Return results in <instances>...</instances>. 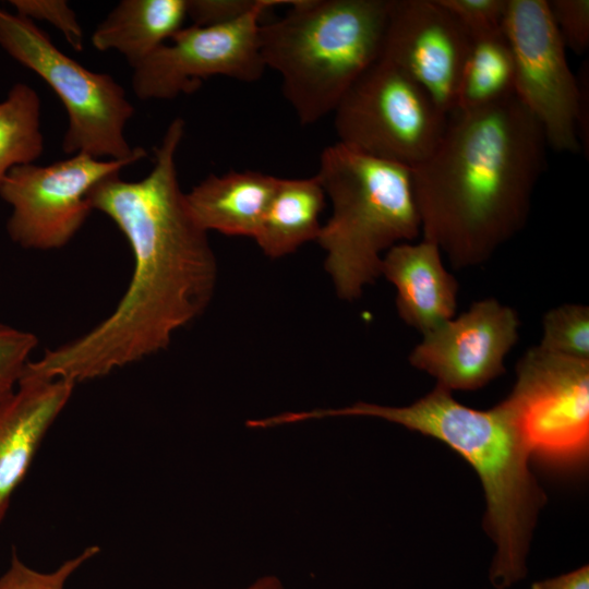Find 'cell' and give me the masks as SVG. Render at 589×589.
<instances>
[{"instance_id": "6da1fadb", "label": "cell", "mask_w": 589, "mask_h": 589, "mask_svg": "<svg viewBox=\"0 0 589 589\" xmlns=\"http://www.w3.org/2000/svg\"><path fill=\"white\" fill-rule=\"evenodd\" d=\"M184 127L181 118L170 122L146 177L128 181L116 173L91 190L92 209L110 218L130 244L129 286L109 316L29 361L25 373L74 384L105 376L168 348L172 336L211 303L216 256L177 176Z\"/></svg>"}, {"instance_id": "7a4b0ae2", "label": "cell", "mask_w": 589, "mask_h": 589, "mask_svg": "<svg viewBox=\"0 0 589 589\" xmlns=\"http://www.w3.org/2000/svg\"><path fill=\"white\" fill-rule=\"evenodd\" d=\"M548 147L514 94L453 110L433 152L411 169L423 239L455 268L488 262L524 228Z\"/></svg>"}, {"instance_id": "3957f363", "label": "cell", "mask_w": 589, "mask_h": 589, "mask_svg": "<svg viewBox=\"0 0 589 589\" xmlns=\"http://www.w3.org/2000/svg\"><path fill=\"white\" fill-rule=\"evenodd\" d=\"M362 416L384 419L437 438L477 471L486 497L485 526L496 544L490 580L505 589L526 576V555L538 508L544 498L528 468L529 453L500 405L476 410L437 385L405 407L357 402L306 411V420Z\"/></svg>"}, {"instance_id": "277c9868", "label": "cell", "mask_w": 589, "mask_h": 589, "mask_svg": "<svg viewBox=\"0 0 589 589\" xmlns=\"http://www.w3.org/2000/svg\"><path fill=\"white\" fill-rule=\"evenodd\" d=\"M392 0H293L261 24L260 51L279 73L283 94L308 125L333 112L380 58Z\"/></svg>"}, {"instance_id": "5b68a950", "label": "cell", "mask_w": 589, "mask_h": 589, "mask_svg": "<svg viewBox=\"0 0 589 589\" xmlns=\"http://www.w3.org/2000/svg\"><path fill=\"white\" fill-rule=\"evenodd\" d=\"M315 177L333 208L316 239L324 268L338 298L353 301L381 277L382 253L421 232L411 168L336 142Z\"/></svg>"}, {"instance_id": "8992f818", "label": "cell", "mask_w": 589, "mask_h": 589, "mask_svg": "<svg viewBox=\"0 0 589 589\" xmlns=\"http://www.w3.org/2000/svg\"><path fill=\"white\" fill-rule=\"evenodd\" d=\"M0 47L41 77L61 100L68 115L64 153L132 164L147 156L144 148L130 146L125 139L134 107L110 74L86 69L56 47L35 22L1 7Z\"/></svg>"}, {"instance_id": "52a82bcc", "label": "cell", "mask_w": 589, "mask_h": 589, "mask_svg": "<svg viewBox=\"0 0 589 589\" xmlns=\"http://www.w3.org/2000/svg\"><path fill=\"white\" fill-rule=\"evenodd\" d=\"M333 113L339 143L411 169L433 152L448 117L419 84L381 58Z\"/></svg>"}, {"instance_id": "ba28073f", "label": "cell", "mask_w": 589, "mask_h": 589, "mask_svg": "<svg viewBox=\"0 0 589 589\" xmlns=\"http://www.w3.org/2000/svg\"><path fill=\"white\" fill-rule=\"evenodd\" d=\"M504 33L513 55L514 95L541 125L549 147L579 152L585 134L588 140L585 75L572 72L548 1L508 0Z\"/></svg>"}, {"instance_id": "9c48e42d", "label": "cell", "mask_w": 589, "mask_h": 589, "mask_svg": "<svg viewBox=\"0 0 589 589\" xmlns=\"http://www.w3.org/2000/svg\"><path fill=\"white\" fill-rule=\"evenodd\" d=\"M530 456L555 465L585 458L589 444V361L531 347L498 404Z\"/></svg>"}, {"instance_id": "30bf717a", "label": "cell", "mask_w": 589, "mask_h": 589, "mask_svg": "<svg viewBox=\"0 0 589 589\" xmlns=\"http://www.w3.org/2000/svg\"><path fill=\"white\" fill-rule=\"evenodd\" d=\"M131 164L79 153L47 166L14 167L0 183V197L11 207L10 239L28 250L63 248L93 211L91 190Z\"/></svg>"}, {"instance_id": "8fae6325", "label": "cell", "mask_w": 589, "mask_h": 589, "mask_svg": "<svg viewBox=\"0 0 589 589\" xmlns=\"http://www.w3.org/2000/svg\"><path fill=\"white\" fill-rule=\"evenodd\" d=\"M293 0H261L242 17L217 25H190L180 29L133 68L132 89L143 100L173 99L190 94L211 76L245 83L265 71L260 51L261 16L269 8Z\"/></svg>"}, {"instance_id": "7c38bea8", "label": "cell", "mask_w": 589, "mask_h": 589, "mask_svg": "<svg viewBox=\"0 0 589 589\" xmlns=\"http://www.w3.org/2000/svg\"><path fill=\"white\" fill-rule=\"evenodd\" d=\"M471 39L441 0H392L381 59L419 84L449 115Z\"/></svg>"}, {"instance_id": "4fadbf2b", "label": "cell", "mask_w": 589, "mask_h": 589, "mask_svg": "<svg viewBox=\"0 0 589 589\" xmlns=\"http://www.w3.org/2000/svg\"><path fill=\"white\" fill-rule=\"evenodd\" d=\"M514 309L493 298L473 302L423 334L409 363L436 378L448 390H474L505 372L504 359L518 340Z\"/></svg>"}, {"instance_id": "5bb4252c", "label": "cell", "mask_w": 589, "mask_h": 589, "mask_svg": "<svg viewBox=\"0 0 589 589\" xmlns=\"http://www.w3.org/2000/svg\"><path fill=\"white\" fill-rule=\"evenodd\" d=\"M75 384L23 372L0 402V525L46 433L70 400Z\"/></svg>"}, {"instance_id": "9a60e30c", "label": "cell", "mask_w": 589, "mask_h": 589, "mask_svg": "<svg viewBox=\"0 0 589 589\" xmlns=\"http://www.w3.org/2000/svg\"><path fill=\"white\" fill-rule=\"evenodd\" d=\"M381 276L396 288L400 318L422 335L454 317L459 286L434 243L422 239L392 247L383 256Z\"/></svg>"}, {"instance_id": "2e32d148", "label": "cell", "mask_w": 589, "mask_h": 589, "mask_svg": "<svg viewBox=\"0 0 589 589\" xmlns=\"http://www.w3.org/2000/svg\"><path fill=\"white\" fill-rule=\"evenodd\" d=\"M277 180L254 170L211 173L185 193V201L193 218L206 232L254 239Z\"/></svg>"}, {"instance_id": "e0dca14e", "label": "cell", "mask_w": 589, "mask_h": 589, "mask_svg": "<svg viewBox=\"0 0 589 589\" xmlns=\"http://www.w3.org/2000/svg\"><path fill=\"white\" fill-rule=\"evenodd\" d=\"M188 0H122L95 28L91 43L116 50L134 68L184 27Z\"/></svg>"}, {"instance_id": "ac0fdd59", "label": "cell", "mask_w": 589, "mask_h": 589, "mask_svg": "<svg viewBox=\"0 0 589 589\" xmlns=\"http://www.w3.org/2000/svg\"><path fill=\"white\" fill-rule=\"evenodd\" d=\"M325 197L315 176L278 178L254 238L262 252L271 259H280L309 241H316L322 229L320 215Z\"/></svg>"}, {"instance_id": "d6986e66", "label": "cell", "mask_w": 589, "mask_h": 589, "mask_svg": "<svg viewBox=\"0 0 589 589\" xmlns=\"http://www.w3.org/2000/svg\"><path fill=\"white\" fill-rule=\"evenodd\" d=\"M513 94L514 62L505 33L471 39L455 109L488 106Z\"/></svg>"}, {"instance_id": "ffe728a7", "label": "cell", "mask_w": 589, "mask_h": 589, "mask_svg": "<svg viewBox=\"0 0 589 589\" xmlns=\"http://www.w3.org/2000/svg\"><path fill=\"white\" fill-rule=\"evenodd\" d=\"M40 117V98L26 83H15L0 101V183L14 167L34 164L41 156Z\"/></svg>"}, {"instance_id": "44dd1931", "label": "cell", "mask_w": 589, "mask_h": 589, "mask_svg": "<svg viewBox=\"0 0 589 589\" xmlns=\"http://www.w3.org/2000/svg\"><path fill=\"white\" fill-rule=\"evenodd\" d=\"M539 346L548 351L589 361V308L564 303L549 310L542 318Z\"/></svg>"}, {"instance_id": "7402d4cb", "label": "cell", "mask_w": 589, "mask_h": 589, "mask_svg": "<svg viewBox=\"0 0 589 589\" xmlns=\"http://www.w3.org/2000/svg\"><path fill=\"white\" fill-rule=\"evenodd\" d=\"M98 552L97 545L88 546L51 573H41L28 567L13 552L8 569L0 576V589H64L69 577Z\"/></svg>"}, {"instance_id": "603a6c76", "label": "cell", "mask_w": 589, "mask_h": 589, "mask_svg": "<svg viewBox=\"0 0 589 589\" xmlns=\"http://www.w3.org/2000/svg\"><path fill=\"white\" fill-rule=\"evenodd\" d=\"M37 344L33 333L0 323V402L15 390Z\"/></svg>"}, {"instance_id": "cb8c5ba5", "label": "cell", "mask_w": 589, "mask_h": 589, "mask_svg": "<svg viewBox=\"0 0 589 589\" xmlns=\"http://www.w3.org/2000/svg\"><path fill=\"white\" fill-rule=\"evenodd\" d=\"M470 39L504 32L508 0H441Z\"/></svg>"}, {"instance_id": "d4e9b609", "label": "cell", "mask_w": 589, "mask_h": 589, "mask_svg": "<svg viewBox=\"0 0 589 589\" xmlns=\"http://www.w3.org/2000/svg\"><path fill=\"white\" fill-rule=\"evenodd\" d=\"M15 13L33 22L46 21L58 28L76 51L84 48V33L75 12L64 0H11Z\"/></svg>"}, {"instance_id": "484cf974", "label": "cell", "mask_w": 589, "mask_h": 589, "mask_svg": "<svg viewBox=\"0 0 589 589\" xmlns=\"http://www.w3.org/2000/svg\"><path fill=\"white\" fill-rule=\"evenodd\" d=\"M553 23L564 46L582 55L589 46V1H548Z\"/></svg>"}, {"instance_id": "4316f807", "label": "cell", "mask_w": 589, "mask_h": 589, "mask_svg": "<svg viewBox=\"0 0 589 589\" xmlns=\"http://www.w3.org/2000/svg\"><path fill=\"white\" fill-rule=\"evenodd\" d=\"M261 0H188L191 25L207 26L228 23L242 17Z\"/></svg>"}, {"instance_id": "83f0119b", "label": "cell", "mask_w": 589, "mask_h": 589, "mask_svg": "<svg viewBox=\"0 0 589 589\" xmlns=\"http://www.w3.org/2000/svg\"><path fill=\"white\" fill-rule=\"evenodd\" d=\"M530 589H589V567L586 565L558 577L534 582Z\"/></svg>"}, {"instance_id": "f1b7e54d", "label": "cell", "mask_w": 589, "mask_h": 589, "mask_svg": "<svg viewBox=\"0 0 589 589\" xmlns=\"http://www.w3.org/2000/svg\"><path fill=\"white\" fill-rule=\"evenodd\" d=\"M244 589H284V587L277 577L264 576Z\"/></svg>"}]
</instances>
